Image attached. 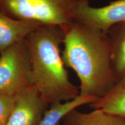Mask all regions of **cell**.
Listing matches in <instances>:
<instances>
[{"instance_id":"obj_10","label":"cell","mask_w":125,"mask_h":125,"mask_svg":"<svg viewBox=\"0 0 125 125\" xmlns=\"http://www.w3.org/2000/svg\"><path fill=\"white\" fill-rule=\"evenodd\" d=\"M89 105L94 109H101L125 118V77L117 82L105 96Z\"/></svg>"},{"instance_id":"obj_8","label":"cell","mask_w":125,"mask_h":125,"mask_svg":"<svg viewBox=\"0 0 125 125\" xmlns=\"http://www.w3.org/2000/svg\"><path fill=\"white\" fill-rule=\"evenodd\" d=\"M62 121L63 125H125V118L101 109L83 113L74 109L66 114Z\"/></svg>"},{"instance_id":"obj_7","label":"cell","mask_w":125,"mask_h":125,"mask_svg":"<svg viewBox=\"0 0 125 125\" xmlns=\"http://www.w3.org/2000/svg\"><path fill=\"white\" fill-rule=\"evenodd\" d=\"M41 25L12 19L0 12V54L18 42L25 40Z\"/></svg>"},{"instance_id":"obj_2","label":"cell","mask_w":125,"mask_h":125,"mask_svg":"<svg viewBox=\"0 0 125 125\" xmlns=\"http://www.w3.org/2000/svg\"><path fill=\"white\" fill-rule=\"evenodd\" d=\"M62 27L41 25L26 38L32 69V85L48 105L66 102L80 94L70 81L62 58Z\"/></svg>"},{"instance_id":"obj_9","label":"cell","mask_w":125,"mask_h":125,"mask_svg":"<svg viewBox=\"0 0 125 125\" xmlns=\"http://www.w3.org/2000/svg\"><path fill=\"white\" fill-rule=\"evenodd\" d=\"M112 49V67L117 82L125 77V21L108 32Z\"/></svg>"},{"instance_id":"obj_6","label":"cell","mask_w":125,"mask_h":125,"mask_svg":"<svg viewBox=\"0 0 125 125\" xmlns=\"http://www.w3.org/2000/svg\"><path fill=\"white\" fill-rule=\"evenodd\" d=\"M49 105L33 85L16 96V104L7 125H38Z\"/></svg>"},{"instance_id":"obj_13","label":"cell","mask_w":125,"mask_h":125,"mask_svg":"<svg viewBox=\"0 0 125 125\" xmlns=\"http://www.w3.org/2000/svg\"><path fill=\"white\" fill-rule=\"evenodd\" d=\"M60 125V123H59V124H58V125Z\"/></svg>"},{"instance_id":"obj_5","label":"cell","mask_w":125,"mask_h":125,"mask_svg":"<svg viewBox=\"0 0 125 125\" xmlns=\"http://www.w3.org/2000/svg\"><path fill=\"white\" fill-rule=\"evenodd\" d=\"M74 20L108 33L119 23L125 21V0H116L102 7H93L88 0H81Z\"/></svg>"},{"instance_id":"obj_12","label":"cell","mask_w":125,"mask_h":125,"mask_svg":"<svg viewBox=\"0 0 125 125\" xmlns=\"http://www.w3.org/2000/svg\"><path fill=\"white\" fill-rule=\"evenodd\" d=\"M16 104V96L0 93V125H7Z\"/></svg>"},{"instance_id":"obj_1","label":"cell","mask_w":125,"mask_h":125,"mask_svg":"<svg viewBox=\"0 0 125 125\" xmlns=\"http://www.w3.org/2000/svg\"><path fill=\"white\" fill-rule=\"evenodd\" d=\"M62 29V58L79 78V94L101 98L117 83L108 35L76 20Z\"/></svg>"},{"instance_id":"obj_4","label":"cell","mask_w":125,"mask_h":125,"mask_svg":"<svg viewBox=\"0 0 125 125\" xmlns=\"http://www.w3.org/2000/svg\"><path fill=\"white\" fill-rule=\"evenodd\" d=\"M32 85L30 56L25 39L0 54V93L16 96Z\"/></svg>"},{"instance_id":"obj_11","label":"cell","mask_w":125,"mask_h":125,"mask_svg":"<svg viewBox=\"0 0 125 125\" xmlns=\"http://www.w3.org/2000/svg\"><path fill=\"white\" fill-rule=\"evenodd\" d=\"M97 100L94 97L79 94L72 100L52 104L38 125H57L65 115L72 110L85 104H92Z\"/></svg>"},{"instance_id":"obj_3","label":"cell","mask_w":125,"mask_h":125,"mask_svg":"<svg viewBox=\"0 0 125 125\" xmlns=\"http://www.w3.org/2000/svg\"><path fill=\"white\" fill-rule=\"evenodd\" d=\"M81 0H0V12L12 19L65 27Z\"/></svg>"}]
</instances>
